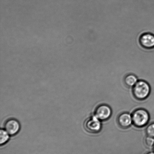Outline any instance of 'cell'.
Here are the masks:
<instances>
[{
	"instance_id": "8992f818",
	"label": "cell",
	"mask_w": 154,
	"mask_h": 154,
	"mask_svg": "<svg viewBox=\"0 0 154 154\" xmlns=\"http://www.w3.org/2000/svg\"><path fill=\"white\" fill-rule=\"evenodd\" d=\"M4 127L6 132L11 135H16L20 129L19 122L14 119H10L7 120L5 124Z\"/></svg>"
},
{
	"instance_id": "9c48e42d",
	"label": "cell",
	"mask_w": 154,
	"mask_h": 154,
	"mask_svg": "<svg viewBox=\"0 0 154 154\" xmlns=\"http://www.w3.org/2000/svg\"><path fill=\"white\" fill-rule=\"evenodd\" d=\"M8 134L4 130L1 129L0 131V143L1 145L7 143L9 140Z\"/></svg>"
},
{
	"instance_id": "3957f363",
	"label": "cell",
	"mask_w": 154,
	"mask_h": 154,
	"mask_svg": "<svg viewBox=\"0 0 154 154\" xmlns=\"http://www.w3.org/2000/svg\"><path fill=\"white\" fill-rule=\"evenodd\" d=\"M84 127L88 132L91 134H97L102 130V123L100 120L93 115L85 121Z\"/></svg>"
},
{
	"instance_id": "52a82bcc",
	"label": "cell",
	"mask_w": 154,
	"mask_h": 154,
	"mask_svg": "<svg viewBox=\"0 0 154 154\" xmlns=\"http://www.w3.org/2000/svg\"><path fill=\"white\" fill-rule=\"evenodd\" d=\"M140 45L143 47L147 49L154 48V35L150 33H146L140 36Z\"/></svg>"
},
{
	"instance_id": "6da1fadb",
	"label": "cell",
	"mask_w": 154,
	"mask_h": 154,
	"mask_svg": "<svg viewBox=\"0 0 154 154\" xmlns=\"http://www.w3.org/2000/svg\"><path fill=\"white\" fill-rule=\"evenodd\" d=\"M150 85L147 81L143 80H138L132 87L133 95L137 100H145L150 95Z\"/></svg>"
},
{
	"instance_id": "7a4b0ae2",
	"label": "cell",
	"mask_w": 154,
	"mask_h": 154,
	"mask_svg": "<svg viewBox=\"0 0 154 154\" xmlns=\"http://www.w3.org/2000/svg\"><path fill=\"white\" fill-rule=\"evenodd\" d=\"M132 117L133 124L138 128L146 126L148 123L150 118L148 112L143 108L135 110L132 113Z\"/></svg>"
},
{
	"instance_id": "30bf717a",
	"label": "cell",
	"mask_w": 154,
	"mask_h": 154,
	"mask_svg": "<svg viewBox=\"0 0 154 154\" xmlns=\"http://www.w3.org/2000/svg\"><path fill=\"white\" fill-rule=\"evenodd\" d=\"M146 132L147 136L154 138V122L150 123L147 126Z\"/></svg>"
},
{
	"instance_id": "7c38bea8",
	"label": "cell",
	"mask_w": 154,
	"mask_h": 154,
	"mask_svg": "<svg viewBox=\"0 0 154 154\" xmlns=\"http://www.w3.org/2000/svg\"><path fill=\"white\" fill-rule=\"evenodd\" d=\"M146 154H154V152H149V153H148Z\"/></svg>"
},
{
	"instance_id": "5b68a950",
	"label": "cell",
	"mask_w": 154,
	"mask_h": 154,
	"mask_svg": "<svg viewBox=\"0 0 154 154\" xmlns=\"http://www.w3.org/2000/svg\"><path fill=\"white\" fill-rule=\"evenodd\" d=\"M117 123L122 129H128L133 124L132 115L127 112L121 113L117 117Z\"/></svg>"
},
{
	"instance_id": "4fadbf2b",
	"label": "cell",
	"mask_w": 154,
	"mask_h": 154,
	"mask_svg": "<svg viewBox=\"0 0 154 154\" xmlns=\"http://www.w3.org/2000/svg\"><path fill=\"white\" fill-rule=\"evenodd\" d=\"M153 150L154 151V146H153Z\"/></svg>"
},
{
	"instance_id": "ba28073f",
	"label": "cell",
	"mask_w": 154,
	"mask_h": 154,
	"mask_svg": "<svg viewBox=\"0 0 154 154\" xmlns=\"http://www.w3.org/2000/svg\"><path fill=\"white\" fill-rule=\"evenodd\" d=\"M138 81V78L133 74H129L126 75L124 79L125 85L129 87H133Z\"/></svg>"
},
{
	"instance_id": "277c9868",
	"label": "cell",
	"mask_w": 154,
	"mask_h": 154,
	"mask_svg": "<svg viewBox=\"0 0 154 154\" xmlns=\"http://www.w3.org/2000/svg\"><path fill=\"white\" fill-rule=\"evenodd\" d=\"M112 114V111L109 106L106 104H101L95 109L94 115L102 121L108 120Z\"/></svg>"
},
{
	"instance_id": "8fae6325",
	"label": "cell",
	"mask_w": 154,
	"mask_h": 154,
	"mask_svg": "<svg viewBox=\"0 0 154 154\" xmlns=\"http://www.w3.org/2000/svg\"><path fill=\"white\" fill-rule=\"evenodd\" d=\"M144 143L147 147L150 148L153 147L154 145V138L147 136L145 138Z\"/></svg>"
}]
</instances>
